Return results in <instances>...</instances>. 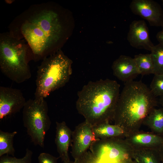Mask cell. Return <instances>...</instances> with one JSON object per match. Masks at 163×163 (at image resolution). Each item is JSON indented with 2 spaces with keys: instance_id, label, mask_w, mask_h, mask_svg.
Masks as SVG:
<instances>
[{
  "instance_id": "cell-1",
  "label": "cell",
  "mask_w": 163,
  "mask_h": 163,
  "mask_svg": "<svg viewBox=\"0 0 163 163\" xmlns=\"http://www.w3.org/2000/svg\"><path fill=\"white\" fill-rule=\"evenodd\" d=\"M9 29L14 35L26 41L35 62L60 50L66 31L60 14L48 2L30 6L14 19Z\"/></svg>"
},
{
  "instance_id": "cell-2",
  "label": "cell",
  "mask_w": 163,
  "mask_h": 163,
  "mask_svg": "<svg viewBox=\"0 0 163 163\" xmlns=\"http://www.w3.org/2000/svg\"><path fill=\"white\" fill-rule=\"evenodd\" d=\"M158 103L149 88L142 82H126L116 104L114 124L123 129L125 137L138 132Z\"/></svg>"
},
{
  "instance_id": "cell-3",
  "label": "cell",
  "mask_w": 163,
  "mask_h": 163,
  "mask_svg": "<svg viewBox=\"0 0 163 163\" xmlns=\"http://www.w3.org/2000/svg\"><path fill=\"white\" fill-rule=\"evenodd\" d=\"M120 91L116 81H90L77 93L76 109L92 126L109 123L113 120Z\"/></svg>"
},
{
  "instance_id": "cell-4",
  "label": "cell",
  "mask_w": 163,
  "mask_h": 163,
  "mask_svg": "<svg viewBox=\"0 0 163 163\" xmlns=\"http://www.w3.org/2000/svg\"><path fill=\"white\" fill-rule=\"evenodd\" d=\"M31 51L24 40L9 32L0 34V68L4 75L18 84L27 80L31 76Z\"/></svg>"
},
{
  "instance_id": "cell-5",
  "label": "cell",
  "mask_w": 163,
  "mask_h": 163,
  "mask_svg": "<svg viewBox=\"0 0 163 163\" xmlns=\"http://www.w3.org/2000/svg\"><path fill=\"white\" fill-rule=\"evenodd\" d=\"M72 63L61 50L42 60L37 68L35 97L45 98L64 86L72 74Z\"/></svg>"
},
{
  "instance_id": "cell-6",
  "label": "cell",
  "mask_w": 163,
  "mask_h": 163,
  "mask_svg": "<svg viewBox=\"0 0 163 163\" xmlns=\"http://www.w3.org/2000/svg\"><path fill=\"white\" fill-rule=\"evenodd\" d=\"M45 99H29L22 109L23 123L28 135L35 145L42 148L51 124L47 103Z\"/></svg>"
},
{
  "instance_id": "cell-7",
  "label": "cell",
  "mask_w": 163,
  "mask_h": 163,
  "mask_svg": "<svg viewBox=\"0 0 163 163\" xmlns=\"http://www.w3.org/2000/svg\"><path fill=\"white\" fill-rule=\"evenodd\" d=\"M91 152L99 159L118 163L131 157L132 148L124 138L99 139L90 146Z\"/></svg>"
},
{
  "instance_id": "cell-8",
  "label": "cell",
  "mask_w": 163,
  "mask_h": 163,
  "mask_svg": "<svg viewBox=\"0 0 163 163\" xmlns=\"http://www.w3.org/2000/svg\"><path fill=\"white\" fill-rule=\"evenodd\" d=\"M96 138L93 126L85 120L76 126L72 131L71 153L76 160L87 152Z\"/></svg>"
},
{
  "instance_id": "cell-9",
  "label": "cell",
  "mask_w": 163,
  "mask_h": 163,
  "mask_svg": "<svg viewBox=\"0 0 163 163\" xmlns=\"http://www.w3.org/2000/svg\"><path fill=\"white\" fill-rule=\"evenodd\" d=\"M27 101L19 89L0 87V119L15 114L23 109Z\"/></svg>"
},
{
  "instance_id": "cell-10",
  "label": "cell",
  "mask_w": 163,
  "mask_h": 163,
  "mask_svg": "<svg viewBox=\"0 0 163 163\" xmlns=\"http://www.w3.org/2000/svg\"><path fill=\"white\" fill-rule=\"evenodd\" d=\"M129 7L134 14L147 20L151 26H163V10L157 2L152 0H133Z\"/></svg>"
},
{
  "instance_id": "cell-11",
  "label": "cell",
  "mask_w": 163,
  "mask_h": 163,
  "mask_svg": "<svg viewBox=\"0 0 163 163\" xmlns=\"http://www.w3.org/2000/svg\"><path fill=\"white\" fill-rule=\"evenodd\" d=\"M127 40L131 46L137 49L151 51L154 46L150 40L148 27L144 20H134L131 22Z\"/></svg>"
},
{
  "instance_id": "cell-12",
  "label": "cell",
  "mask_w": 163,
  "mask_h": 163,
  "mask_svg": "<svg viewBox=\"0 0 163 163\" xmlns=\"http://www.w3.org/2000/svg\"><path fill=\"white\" fill-rule=\"evenodd\" d=\"M112 69L113 75L125 83L132 81L139 75L134 58L122 55L113 62Z\"/></svg>"
},
{
  "instance_id": "cell-13",
  "label": "cell",
  "mask_w": 163,
  "mask_h": 163,
  "mask_svg": "<svg viewBox=\"0 0 163 163\" xmlns=\"http://www.w3.org/2000/svg\"><path fill=\"white\" fill-rule=\"evenodd\" d=\"M124 138L126 142L133 149H158L163 146V136L153 133L139 131Z\"/></svg>"
},
{
  "instance_id": "cell-14",
  "label": "cell",
  "mask_w": 163,
  "mask_h": 163,
  "mask_svg": "<svg viewBox=\"0 0 163 163\" xmlns=\"http://www.w3.org/2000/svg\"><path fill=\"white\" fill-rule=\"evenodd\" d=\"M56 125L55 143L57 150L62 163H66L70 160L68 151L71 143L72 131L64 121L56 122Z\"/></svg>"
},
{
  "instance_id": "cell-15",
  "label": "cell",
  "mask_w": 163,
  "mask_h": 163,
  "mask_svg": "<svg viewBox=\"0 0 163 163\" xmlns=\"http://www.w3.org/2000/svg\"><path fill=\"white\" fill-rule=\"evenodd\" d=\"M95 136L98 139L113 138H125V133L120 126L109 123L93 126Z\"/></svg>"
},
{
  "instance_id": "cell-16",
  "label": "cell",
  "mask_w": 163,
  "mask_h": 163,
  "mask_svg": "<svg viewBox=\"0 0 163 163\" xmlns=\"http://www.w3.org/2000/svg\"><path fill=\"white\" fill-rule=\"evenodd\" d=\"M131 157L138 163H161L158 149L132 148Z\"/></svg>"
},
{
  "instance_id": "cell-17",
  "label": "cell",
  "mask_w": 163,
  "mask_h": 163,
  "mask_svg": "<svg viewBox=\"0 0 163 163\" xmlns=\"http://www.w3.org/2000/svg\"><path fill=\"white\" fill-rule=\"evenodd\" d=\"M143 124L147 126L152 133L163 135V108H154L145 119Z\"/></svg>"
},
{
  "instance_id": "cell-18",
  "label": "cell",
  "mask_w": 163,
  "mask_h": 163,
  "mask_svg": "<svg viewBox=\"0 0 163 163\" xmlns=\"http://www.w3.org/2000/svg\"><path fill=\"white\" fill-rule=\"evenodd\" d=\"M139 75L154 74V67L151 54H139L134 58Z\"/></svg>"
},
{
  "instance_id": "cell-19",
  "label": "cell",
  "mask_w": 163,
  "mask_h": 163,
  "mask_svg": "<svg viewBox=\"0 0 163 163\" xmlns=\"http://www.w3.org/2000/svg\"><path fill=\"white\" fill-rule=\"evenodd\" d=\"M17 133L16 131L8 132L0 130V157L5 155L14 156L13 139Z\"/></svg>"
},
{
  "instance_id": "cell-20",
  "label": "cell",
  "mask_w": 163,
  "mask_h": 163,
  "mask_svg": "<svg viewBox=\"0 0 163 163\" xmlns=\"http://www.w3.org/2000/svg\"><path fill=\"white\" fill-rule=\"evenodd\" d=\"M151 52L154 75H163V45L159 43L154 45Z\"/></svg>"
},
{
  "instance_id": "cell-21",
  "label": "cell",
  "mask_w": 163,
  "mask_h": 163,
  "mask_svg": "<svg viewBox=\"0 0 163 163\" xmlns=\"http://www.w3.org/2000/svg\"><path fill=\"white\" fill-rule=\"evenodd\" d=\"M32 155V152L27 149L23 157L17 158L8 155H4L0 157V163H31Z\"/></svg>"
},
{
  "instance_id": "cell-22",
  "label": "cell",
  "mask_w": 163,
  "mask_h": 163,
  "mask_svg": "<svg viewBox=\"0 0 163 163\" xmlns=\"http://www.w3.org/2000/svg\"><path fill=\"white\" fill-rule=\"evenodd\" d=\"M154 75L149 89L156 97L163 95V75Z\"/></svg>"
},
{
  "instance_id": "cell-23",
  "label": "cell",
  "mask_w": 163,
  "mask_h": 163,
  "mask_svg": "<svg viewBox=\"0 0 163 163\" xmlns=\"http://www.w3.org/2000/svg\"><path fill=\"white\" fill-rule=\"evenodd\" d=\"M74 162L75 163H113L101 160L91 152L87 151L78 158L75 160Z\"/></svg>"
},
{
  "instance_id": "cell-24",
  "label": "cell",
  "mask_w": 163,
  "mask_h": 163,
  "mask_svg": "<svg viewBox=\"0 0 163 163\" xmlns=\"http://www.w3.org/2000/svg\"><path fill=\"white\" fill-rule=\"evenodd\" d=\"M48 153L43 152L40 153L38 157L39 163H58L59 158Z\"/></svg>"
},
{
  "instance_id": "cell-25",
  "label": "cell",
  "mask_w": 163,
  "mask_h": 163,
  "mask_svg": "<svg viewBox=\"0 0 163 163\" xmlns=\"http://www.w3.org/2000/svg\"><path fill=\"white\" fill-rule=\"evenodd\" d=\"M162 27L161 30L157 34L156 38L159 43L163 45V26Z\"/></svg>"
},
{
  "instance_id": "cell-26",
  "label": "cell",
  "mask_w": 163,
  "mask_h": 163,
  "mask_svg": "<svg viewBox=\"0 0 163 163\" xmlns=\"http://www.w3.org/2000/svg\"><path fill=\"white\" fill-rule=\"evenodd\" d=\"M119 163H138L131 158L125 159L120 161Z\"/></svg>"
},
{
  "instance_id": "cell-27",
  "label": "cell",
  "mask_w": 163,
  "mask_h": 163,
  "mask_svg": "<svg viewBox=\"0 0 163 163\" xmlns=\"http://www.w3.org/2000/svg\"><path fill=\"white\" fill-rule=\"evenodd\" d=\"M161 163H163V146L158 149Z\"/></svg>"
},
{
  "instance_id": "cell-28",
  "label": "cell",
  "mask_w": 163,
  "mask_h": 163,
  "mask_svg": "<svg viewBox=\"0 0 163 163\" xmlns=\"http://www.w3.org/2000/svg\"><path fill=\"white\" fill-rule=\"evenodd\" d=\"M159 101V104L163 108V95L160 97Z\"/></svg>"
},
{
  "instance_id": "cell-29",
  "label": "cell",
  "mask_w": 163,
  "mask_h": 163,
  "mask_svg": "<svg viewBox=\"0 0 163 163\" xmlns=\"http://www.w3.org/2000/svg\"><path fill=\"white\" fill-rule=\"evenodd\" d=\"M75 163V162L74 161H73L70 160L69 161L66 163Z\"/></svg>"
},
{
  "instance_id": "cell-30",
  "label": "cell",
  "mask_w": 163,
  "mask_h": 163,
  "mask_svg": "<svg viewBox=\"0 0 163 163\" xmlns=\"http://www.w3.org/2000/svg\"><path fill=\"white\" fill-rule=\"evenodd\" d=\"M161 1H162V5H163V0H162Z\"/></svg>"
},
{
  "instance_id": "cell-31",
  "label": "cell",
  "mask_w": 163,
  "mask_h": 163,
  "mask_svg": "<svg viewBox=\"0 0 163 163\" xmlns=\"http://www.w3.org/2000/svg\"></svg>"
}]
</instances>
